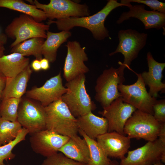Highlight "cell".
Returning a JSON list of instances; mask_svg holds the SVG:
<instances>
[{
	"label": "cell",
	"mask_w": 165,
	"mask_h": 165,
	"mask_svg": "<svg viewBox=\"0 0 165 165\" xmlns=\"http://www.w3.org/2000/svg\"><path fill=\"white\" fill-rule=\"evenodd\" d=\"M126 6L118 2L117 0H109L101 10L92 15L70 17L56 21L49 20L48 24H55L58 29L61 31H69L75 27L84 28L91 32L95 39L101 40L109 36L108 31L104 24L107 16L116 8Z\"/></svg>",
	"instance_id": "1"
},
{
	"label": "cell",
	"mask_w": 165,
	"mask_h": 165,
	"mask_svg": "<svg viewBox=\"0 0 165 165\" xmlns=\"http://www.w3.org/2000/svg\"><path fill=\"white\" fill-rule=\"evenodd\" d=\"M44 107L46 129L69 138L77 135V118L61 99Z\"/></svg>",
	"instance_id": "2"
},
{
	"label": "cell",
	"mask_w": 165,
	"mask_h": 165,
	"mask_svg": "<svg viewBox=\"0 0 165 165\" xmlns=\"http://www.w3.org/2000/svg\"><path fill=\"white\" fill-rule=\"evenodd\" d=\"M85 81V74H82L67 82L65 87L67 91L61 99L76 118L91 112L96 108L95 104L86 91Z\"/></svg>",
	"instance_id": "3"
},
{
	"label": "cell",
	"mask_w": 165,
	"mask_h": 165,
	"mask_svg": "<svg viewBox=\"0 0 165 165\" xmlns=\"http://www.w3.org/2000/svg\"><path fill=\"white\" fill-rule=\"evenodd\" d=\"M119 43L116 50L110 53L111 56L118 53L123 56L124 61L120 63L118 68L120 76L124 77V71L127 68H130L132 61L138 57L140 51L145 46L148 34L140 33L131 29L119 30L118 33Z\"/></svg>",
	"instance_id": "4"
},
{
	"label": "cell",
	"mask_w": 165,
	"mask_h": 165,
	"mask_svg": "<svg viewBox=\"0 0 165 165\" xmlns=\"http://www.w3.org/2000/svg\"><path fill=\"white\" fill-rule=\"evenodd\" d=\"M50 26L35 20L25 14H21L15 18L5 29L6 35L15 39L10 45L12 48L27 39L36 37L46 38V32Z\"/></svg>",
	"instance_id": "5"
},
{
	"label": "cell",
	"mask_w": 165,
	"mask_h": 165,
	"mask_svg": "<svg viewBox=\"0 0 165 165\" xmlns=\"http://www.w3.org/2000/svg\"><path fill=\"white\" fill-rule=\"evenodd\" d=\"M160 126L153 115L136 110L126 122L124 132L130 139L153 141L158 138Z\"/></svg>",
	"instance_id": "6"
},
{
	"label": "cell",
	"mask_w": 165,
	"mask_h": 165,
	"mask_svg": "<svg viewBox=\"0 0 165 165\" xmlns=\"http://www.w3.org/2000/svg\"><path fill=\"white\" fill-rule=\"evenodd\" d=\"M135 73L138 77L135 83L118 85L120 97L124 102L133 106L137 110L153 115V106L157 100L147 91L141 74Z\"/></svg>",
	"instance_id": "7"
},
{
	"label": "cell",
	"mask_w": 165,
	"mask_h": 165,
	"mask_svg": "<svg viewBox=\"0 0 165 165\" xmlns=\"http://www.w3.org/2000/svg\"><path fill=\"white\" fill-rule=\"evenodd\" d=\"M124 81V77L119 75L117 68L111 67L105 70L97 79L95 87V100L103 108L108 106L121 96L118 87Z\"/></svg>",
	"instance_id": "8"
},
{
	"label": "cell",
	"mask_w": 165,
	"mask_h": 165,
	"mask_svg": "<svg viewBox=\"0 0 165 165\" xmlns=\"http://www.w3.org/2000/svg\"><path fill=\"white\" fill-rule=\"evenodd\" d=\"M17 121L32 135L46 129L44 107L27 97L19 105Z\"/></svg>",
	"instance_id": "9"
},
{
	"label": "cell",
	"mask_w": 165,
	"mask_h": 165,
	"mask_svg": "<svg viewBox=\"0 0 165 165\" xmlns=\"http://www.w3.org/2000/svg\"><path fill=\"white\" fill-rule=\"evenodd\" d=\"M34 5L43 11L49 20L70 17H81L89 16L88 6L70 0H50L48 4L33 1Z\"/></svg>",
	"instance_id": "10"
},
{
	"label": "cell",
	"mask_w": 165,
	"mask_h": 165,
	"mask_svg": "<svg viewBox=\"0 0 165 165\" xmlns=\"http://www.w3.org/2000/svg\"><path fill=\"white\" fill-rule=\"evenodd\" d=\"M121 160L120 165H152L165 163V145L158 138L148 141L144 145L131 151Z\"/></svg>",
	"instance_id": "11"
},
{
	"label": "cell",
	"mask_w": 165,
	"mask_h": 165,
	"mask_svg": "<svg viewBox=\"0 0 165 165\" xmlns=\"http://www.w3.org/2000/svg\"><path fill=\"white\" fill-rule=\"evenodd\" d=\"M66 46L67 52L63 68V76L68 82L80 75L85 74L89 70L84 64L88 60L85 47H82L76 41H68Z\"/></svg>",
	"instance_id": "12"
},
{
	"label": "cell",
	"mask_w": 165,
	"mask_h": 165,
	"mask_svg": "<svg viewBox=\"0 0 165 165\" xmlns=\"http://www.w3.org/2000/svg\"><path fill=\"white\" fill-rule=\"evenodd\" d=\"M98 113L106 118L108 124V132L115 131L125 135L124 127L128 119L137 109L133 106L124 102L120 97L108 106L103 108Z\"/></svg>",
	"instance_id": "13"
},
{
	"label": "cell",
	"mask_w": 165,
	"mask_h": 165,
	"mask_svg": "<svg viewBox=\"0 0 165 165\" xmlns=\"http://www.w3.org/2000/svg\"><path fill=\"white\" fill-rule=\"evenodd\" d=\"M31 135L30 142L33 150L46 157L58 152L70 138L46 129Z\"/></svg>",
	"instance_id": "14"
},
{
	"label": "cell",
	"mask_w": 165,
	"mask_h": 165,
	"mask_svg": "<svg viewBox=\"0 0 165 165\" xmlns=\"http://www.w3.org/2000/svg\"><path fill=\"white\" fill-rule=\"evenodd\" d=\"M67 91L63 86L61 72L46 80L40 87H35L26 92V97L39 102L43 107L61 99Z\"/></svg>",
	"instance_id": "15"
},
{
	"label": "cell",
	"mask_w": 165,
	"mask_h": 165,
	"mask_svg": "<svg viewBox=\"0 0 165 165\" xmlns=\"http://www.w3.org/2000/svg\"><path fill=\"white\" fill-rule=\"evenodd\" d=\"M126 4L129 10L122 13L116 21L117 24H121L131 17H134L141 21L145 29L155 28L159 30L162 28H164L165 13L146 10L143 4L133 5L130 3Z\"/></svg>",
	"instance_id": "16"
},
{
	"label": "cell",
	"mask_w": 165,
	"mask_h": 165,
	"mask_svg": "<svg viewBox=\"0 0 165 165\" xmlns=\"http://www.w3.org/2000/svg\"><path fill=\"white\" fill-rule=\"evenodd\" d=\"M130 139L115 131L108 132L98 136L97 141L108 157L121 160L128 151Z\"/></svg>",
	"instance_id": "17"
},
{
	"label": "cell",
	"mask_w": 165,
	"mask_h": 165,
	"mask_svg": "<svg viewBox=\"0 0 165 165\" xmlns=\"http://www.w3.org/2000/svg\"><path fill=\"white\" fill-rule=\"evenodd\" d=\"M146 59L148 70L142 72L141 76L145 85L149 87V93L156 98L159 92L165 90V84L162 82V79L165 63L156 61L150 52L147 53Z\"/></svg>",
	"instance_id": "18"
},
{
	"label": "cell",
	"mask_w": 165,
	"mask_h": 165,
	"mask_svg": "<svg viewBox=\"0 0 165 165\" xmlns=\"http://www.w3.org/2000/svg\"><path fill=\"white\" fill-rule=\"evenodd\" d=\"M79 129L90 138L94 139L108 131L107 119L94 114L92 112L77 118Z\"/></svg>",
	"instance_id": "19"
},
{
	"label": "cell",
	"mask_w": 165,
	"mask_h": 165,
	"mask_svg": "<svg viewBox=\"0 0 165 165\" xmlns=\"http://www.w3.org/2000/svg\"><path fill=\"white\" fill-rule=\"evenodd\" d=\"M58 151L72 160L86 164L90 160V151L86 142L77 135L70 138Z\"/></svg>",
	"instance_id": "20"
},
{
	"label": "cell",
	"mask_w": 165,
	"mask_h": 165,
	"mask_svg": "<svg viewBox=\"0 0 165 165\" xmlns=\"http://www.w3.org/2000/svg\"><path fill=\"white\" fill-rule=\"evenodd\" d=\"M30 60L21 54L13 53L0 57V71L10 81L24 70L29 64Z\"/></svg>",
	"instance_id": "21"
},
{
	"label": "cell",
	"mask_w": 165,
	"mask_h": 165,
	"mask_svg": "<svg viewBox=\"0 0 165 165\" xmlns=\"http://www.w3.org/2000/svg\"><path fill=\"white\" fill-rule=\"evenodd\" d=\"M32 73L29 65L24 70L10 81L6 82L2 97V101L14 97L21 98L26 92L28 83Z\"/></svg>",
	"instance_id": "22"
},
{
	"label": "cell",
	"mask_w": 165,
	"mask_h": 165,
	"mask_svg": "<svg viewBox=\"0 0 165 165\" xmlns=\"http://www.w3.org/2000/svg\"><path fill=\"white\" fill-rule=\"evenodd\" d=\"M71 35L69 31H61L57 33L47 31L46 40L44 41L42 47V56L50 62H54L56 59L58 48L67 41Z\"/></svg>",
	"instance_id": "23"
},
{
	"label": "cell",
	"mask_w": 165,
	"mask_h": 165,
	"mask_svg": "<svg viewBox=\"0 0 165 165\" xmlns=\"http://www.w3.org/2000/svg\"><path fill=\"white\" fill-rule=\"evenodd\" d=\"M0 7L21 12L32 17L39 22L47 19L43 11L37 8L34 5L27 4L20 0H0Z\"/></svg>",
	"instance_id": "24"
},
{
	"label": "cell",
	"mask_w": 165,
	"mask_h": 165,
	"mask_svg": "<svg viewBox=\"0 0 165 165\" xmlns=\"http://www.w3.org/2000/svg\"><path fill=\"white\" fill-rule=\"evenodd\" d=\"M78 133L85 140L89 147L90 158L86 165H111L112 162L97 141L89 137L79 129Z\"/></svg>",
	"instance_id": "25"
},
{
	"label": "cell",
	"mask_w": 165,
	"mask_h": 165,
	"mask_svg": "<svg viewBox=\"0 0 165 165\" xmlns=\"http://www.w3.org/2000/svg\"><path fill=\"white\" fill-rule=\"evenodd\" d=\"M44 39L36 37L27 39L13 47L10 52L19 53L24 57L32 55L36 59L40 60L42 58V50Z\"/></svg>",
	"instance_id": "26"
},
{
	"label": "cell",
	"mask_w": 165,
	"mask_h": 165,
	"mask_svg": "<svg viewBox=\"0 0 165 165\" xmlns=\"http://www.w3.org/2000/svg\"><path fill=\"white\" fill-rule=\"evenodd\" d=\"M22 128L17 120L12 122L0 117V139L2 145L7 144L13 141Z\"/></svg>",
	"instance_id": "27"
},
{
	"label": "cell",
	"mask_w": 165,
	"mask_h": 165,
	"mask_svg": "<svg viewBox=\"0 0 165 165\" xmlns=\"http://www.w3.org/2000/svg\"><path fill=\"white\" fill-rule=\"evenodd\" d=\"M21 98H9L2 101L0 115L3 118L12 122L17 120V111Z\"/></svg>",
	"instance_id": "28"
},
{
	"label": "cell",
	"mask_w": 165,
	"mask_h": 165,
	"mask_svg": "<svg viewBox=\"0 0 165 165\" xmlns=\"http://www.w3.org/2000/svg\"><path fill=\"white\" fill-rule=\"evenodd\" d=\"M28 131L22 128L16 137L10 142L0 146V165H6L5 160H11L14 158L15 155L12 152L14 147L18 144L25 139Z\"/></svg>",
	"instance_id": "29"
},
{
	"label": "cell",
	"mask_w": 165,
	"mask_h": 165,
	"mask_svg": "<svg viewBox=\"0 0 165 165\" xmlns=\"http://www.w3.org/2000/svg\"><path fill=\"white\" fill-rule=\"evenodd\" d=\"M41 165H86L72 160L63 153H56L46 157Z\"/></svg>",
	"instance_id": "30"
},
{
	"label": "cell",
	"mask_w": 165,
	"mask_h": 165,
	"mask_svg": "<svg viewBox=\"0 0 165 165\" xmlns=\"http://www.w3.org/2000/svg\"><path fill=\"white\" fill-rule=\"evenodd\" d=\"M132 2L145 4L153 11L165 13V3L157 0H121L120 3L126 5Z\"/></svg>",
	"instance_id": "31"
},
{
	"label": "cell",
	"mask_w": 165,
	"mask_h": 165,
	"mask_svg": "<svg viewBox=\"0 0 165 165\" xmlns=\"http://www.w3.org/2000/svg\"><path fill=\"white\" fill-rule=\"evenodd\" d=\"M153 116L160 123H165V100H157L153 106Z\"/></svg>",
	"instance_id": "32"
},
{
	"label": "cell",
	"mask_w": 165,
	"mask_h": 165,
	"mask_svg": "<svg viewBox=\"0 0 165 165\" xmlns=\"http://www.w3.org/2000/svg\"><path fill=\"white\" fill-rule=\"evenodd\" d=\"M6 78L0 71V105L2 93L6 86Z\"/></svg>",
	"instance_id": "33"
},
{
	"label": "cell",
	"mask_w": 165,
	"mask_h": 165,
	"mask_svg": "<svg viewBox=\"0 0 165 165\" xmlns=\"http://www.w3.org/2000/svg\"><path fill=\"white\" fill-rule=\"evenodd\" d=\"M158 137L161 141L165 145V123H161Z\"/></svg>",
	"instance_id": "34"
},
{
	"label": "cell",
	"mask_w": 165,
	"mask_h": 165,
	"mask_svg": "<svg viewBox=\"0 0 165 165\" xmlns=\"http://www.w3.org/2000/svg\"><path fill=\"white\" fill-rule=\"evenodd\" d=\"M31 68L34 71L38 72L41 70L40 60L35 59L33 60L30 66Z\"/></svg>",
	"instance_id": "35"
},
{
	"label": "cell",
	"mask_w": 165,
	"mask_h": 165,
	"mask_svg": "<svg viewBox=\"0 0 165 165\" xmlns=\"http://www.w3.org/2000/svg\"><path fill=\"white\" fill-rule=\"evenodd\" d=\"M41 70H47L50 68L49 61L47 59L44 58L40 60Z\"/></svg>",
	"instance_id": "36"
},
{
	"label": "cell",
	"mask_w": 165,
	"mask_h": 165,
	"mask_svg": "<svg viewBox=\"0 0 165 165\" xmlns=\"http://www.w3.org/2000/svg\"><path fill=\"white\" fill-rule=\"evenodd\" d=\"M7 37L4 34H1L0 35V46H4L7 42Z\"/></svg>",
	"instance_id": "37"
},
{
	"label": "cell",
	"mask_w": 165,
	"mask_h": 165,
	"mask_svg": "<svg viewBox=\"0 0 165 165\" xmlns=\"http://www.w3.org/2000/svg\"><path fill=\"white\" fill-rule=\"evenodd\" d=\"M5 50V48L4 46H0V57H2L4 55Z\"/></svg>",
	"instance_id": "38"
},
{
	"label": "cell",
	"mask_w": 165,
	"mask_h": 165,
	"mask_svg": "<svg viewBox=\"0 0 165 165\" xmlns=\"http://www.w3.org/2000/svg\"><path fill=\"white\" fill-rule=\"evenodd\" d=\"M163 163L161 161H159L154 163L153 165H164Z\"/></svg>",
	"instance_id": "39"
},
{
	"label": "cell",
	"mask_w": 165,
	"mask_h": 165,
	"mask_svg": "<svg viewBox=\"0 0 165 165\" xmlns=\"http://www.w3.org/2000/svg\"><path fill=\"white\" fill-rule=\"evenodd\" d=\"M2 143L1 142V141L0 139V146H2Z\"/></svg>",
	"instance_id": "40"
},
{
	"label": "cell",
	"mask_w": 165,
	"mask_h": 165,
	"mask_svg": "<svg viewBox=\"0 0 165 165\" xmlns=\"http://www.w3.org/2000/svg\"><path fill=\"white\" fill-rule=\"evenodd\" d=\"M111 165H117L114 163H113L112 162V164Z\"/></svg>",
	"instance_id": "41"
},
{
	"label": "cell",
	"mask_w": 165,
	"mask_h": 165,
	"mask_svg": "<svg viewBox=\"0 0 165 165\" xmlns=\"http://www.w3.org/2000/svg\"><path fill=\"white\" fill-rule=\"evenodd\" d=\"M1 34H0V35Z\"/></svg>",
	"instance_id": "42"
},
{
	"label": "cell",
	"mask_w": 165,
	"mask_h": 165,
	"mask_svg": "<svg viewBox=\"0 0 165 165\" xmlns=\"http://www.w3.org/2000/svg\"><path fill=\"white\" fill-rule=\"evenodd\" d=\"M0 117H1L0 115Z\"/></svg>",
	"instance_id": "43"
}]
</instances>
